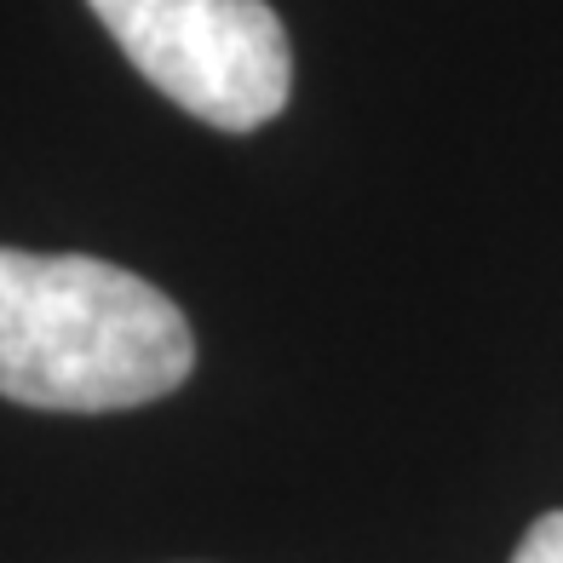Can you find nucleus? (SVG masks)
<instances>
[{
  "label": "nucleus",
  "mask_w": 563,
  "mask_h": 563,
  "mask_svg": "<svg viewBox=\"0 0 563 563\" xmlns=\"http://www.w3.org/2000/svg\"><path fill=\"white\" fill-rule=\"evenodd\" d=\"M150 87L219 133L288 110L294 46L271 0H87Z\"/></svg>",
  "instance_id": "nucleus-2"
},
{
  "label": "nucleus",
  "mask_w": 563,
  "mask_h": 563,
  "mask_svg": "<svg viewBox=\"0 0 563 563\" xmlns=\"http://www.w3.org/2000/svg\"><path fill=\"white\" fill-rule=\"evenodd\" d=\"M196 368L185 311L92 253L0 247V397L46 415H115Z\"/></svg>",
  "instance_id": "nucleus-1"
},
{
  "label": "nucleus",
  "mask_w": 563,
  "mask_h": 563,
  "mask_svg": "<svg viewBox=\"0 0 563 563\" xmlns=\"http://www.w3.org/2000/svg\"><path fill=\"white\" fill-rule=\"evenodd\" d=\"M511 563H563V511L534 518V523L523 529L518 552H511Z\"/></svg>",
  "instance_id": "nucleus-3"
}]
</instances>
